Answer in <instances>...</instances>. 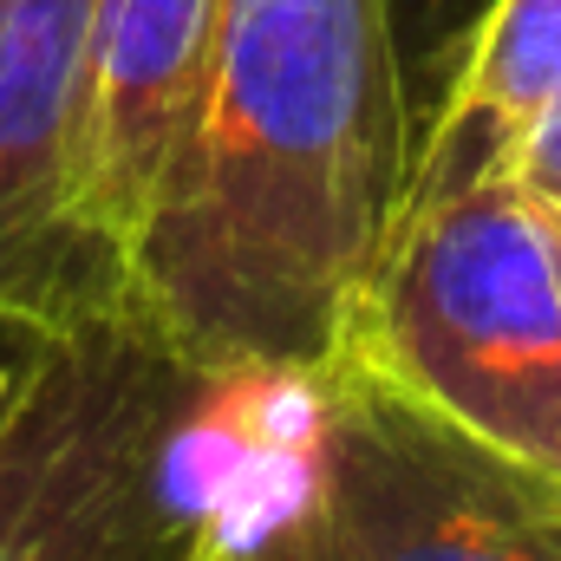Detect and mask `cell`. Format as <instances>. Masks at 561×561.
<instances>
[{
    "instance_id": "4",
    "label": "cell",
    "mask_w": 561,
    "mask_h": 561,
    "mask_svg": "<svg viewBox=\"0 0 561 561\" xmlns=\"http://www.w3.org/2000/svg\"><path fill=\"white\" fill-rule=\"evenodd\" d=\"M300 399L294 496L236 536L242 561H561V477L346 353Z\"/></svg>"
},
{
    "instance_id": "10",
    "label": "cell",
    "mask_w": 561,
    "mask_h": 561,
    "mask_svg": "<svg viewBox=\"0 0 561 561\" xmlns=\"http://www.w3.org/2000/svg\"><path fill=\"white\" fill-rule=\"evenodd\" d=\"M510 170H516V176H523V183H529V190H536V196L561 216V99L536 118V125H529V138L516 144Z\"/></svg>"
},
{
    "instance_id": "1",
    "label": "cell",
    "mask_w": 561,
    "mask_h": 561,
    "mask_svg": "<svg viewBox=\"0 0 561 561\" xmlns=\"http://www.w3.org/2000/svg\"><path fill=\"white\" fill-rule=\"evenodd\" d=\"M412 163L386 0H216L131 307L216 379L300 386L340 353Z\"/></svg>"
},
{
    "instance_id": "8",
    "label": "cell",
    "mask_w": 561,
    "mask_h": 561,
    "mask_svg": "<svg viewBox=\"0 0 561 561\" xmlns=\"http://www.w3.org/2000/svg\"><path fill=\"white\" fill-rule=\"evenodd\" d=\"M496 0H386L392 13V46H399V79H405V112H412V138L437 131L463 66H470V46L483 33Z\"/></svg>"
},
{
    "instance_id": "2",
    "label": "cell",
    "mask_w": 561,
    "mask_h": 561,
    "mask_svg": "<svg viewBox=\"0 0 561 561\" xmlns=\"http://www.w3.org/2000/svg\"><path fill=\"white\" fill-rule=\"evenodd\" d=\"M346 359L561 477V222L503 163L405 196L346 313Z\"/></svg>"
},
{
    "instance_id": "11",
    "label": "cell",
    "mask_w": 561,
    "mask_h": 561,
    "mask_svg": "<svg viewBox=\"0 0 561 561\" xmlns=\"http://www.w3.org/2000/svg\"><path fill=\"white\" fill-rule=\"evenodd\" d=\"M196 561H242V556H236V529H229L222 542H209V549H203Z\"/></svg>"
},
{
    "instance_id": "12",
    "label": "cell",
    "mask_w": 561,
    "mask_h": 561,
    "mask_svg": "<svg viewBox=\"0 0 561 561\" xmlns=\"http://www.w3.org/2000/svg\"><path fill=\"white\" fill-rule=\"evenodd\" d=\"M556 222H561V216H556Z\"/></svg>"
},
{
    "instance_id": "6",
    "label": "cell",
    "mask_w": 561,
    "mask_h": 561,
    "mask_svg": "<svg viewBox=\"0 0 561 561\" xmlns=\"http://www.w3.org/2000/svg\"><path fill=\"white\" fill-rule=\"evenodd\" d=\"M216 0H99L85 46V131H79V216L125 262L163 163L190 125Z\"/></svg>"
},
{
    "instance_id": "7",
    "label": "cell",
    "mask_w": 561,
    "mask_h": 561,
    "mask_svg": "<svg viewBox=\"0 0 561 561\" xmlns=\"http://www.w3.org/2000/svg\"><path fill=\"white\" fill-rule=\"evenodd\" d=\"M561 99V0H496L470 66L437 118V131L424 138L412 163V190H444L483 170H503L516 157V144L529 138V125Z\"/></svg>"
},
{
    "instance_id": "5",
    "label": "cell",
    "mask_w": 561,
    "mask_h": 561,
    "mask_svg": "<svg viewBox=\"0 0 561 561\" xmlns=\"http://www.w3.org/2000/svg\"><path fill=\"white\" fill-rule=\"evenodd\" d=\"M92 13L99 0H0V313L53 327L131 300L125 262L79 216Z\"/></svg>"
},
{
    "instance_id": "9",
    "label": "cell",
    "mask_w": 561,
    "mask_h": 561,
    "mask_svg": "<svg viewBox=\"0 0 561 561\" xmlns=\"http://www.w3.org/2000/svg\"><path fill=\"white\" fill-rule=\"evenodd\" d=\"M53 320H33V313H0V431L13 419V405L26 399V386H33V373H39V359H46V346H53Z\"/></svg>"
},
{
    "instance_id": "3",
    "label": "cell",
    "mask_w": 561,
    "mask_h": 561,
    "mask_svg": "<svg viewBox=\"0 0 561 561\" xmlns=\"http://www.w3.org/2000/svg\"><path fill=\"white\" fill-rule=\"evenodd\" d=\"M229 392L131 300L59 327L0 431V561H196L222 542L236 523L183 496V470Z\"/></svg>"
}]
</instances>
